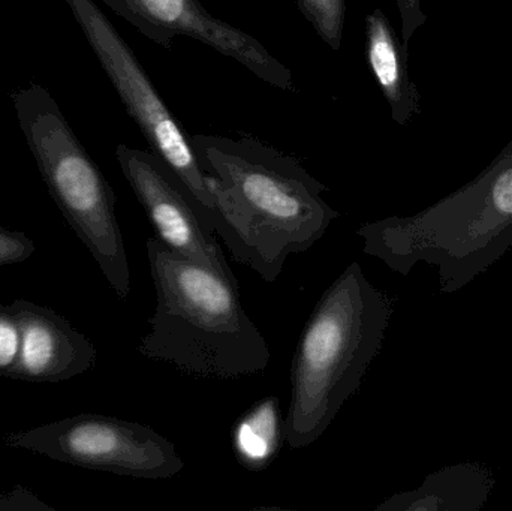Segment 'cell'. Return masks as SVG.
<instances>
[{
    "instance_id": "cell-1",
    "label": "cell",
    "mask_w": 512,
    "mask_h": 511,
    "mask_svg": "<svg viewBox=\"0 0 512 511\" xmlns=\"http://www.w3.org/2000/svg\"><path fill=\"white\" fill-rule=\"evenodd\" d=\"M189 140L215 192L216 236L267 284L276 282L289 255L309 251L339 218L322 198L327 186L294 156L249 137Z\"/></svg>"
},
{
    "instance_id": "cell-2",
    "label": "cell",
    "mask_w": 512,
    "mask_h": 511,
    "mask_svg": "<svg viewBox=\"0 0 512 511\" xmlns=\"http://www.w3.org/2000/svg\"><path fill=\"white\" fill-rule=\"evenodd\" d=\"M146 246L156 309L140 354L200 377L239 378L265 371L270 348L246 314L239 284L176 254L155 236Z\"/></svg>"
},
{
    "instance_id": "cell-3",
    "label": "cell",
    "mask_w": 512,
    "mask_h": 511,
    "mask_svg": "<svg viewBox=\"0 0 512 511\" xmlns=\"http://www.w3.org/2000/svg\"><path fill=\"white\" fill-rule=\"evenodd\" d=\"M393 302L351 263L316 303L291 368L285 443L306 449L322 437L355 395L378 356Z\"/></svg>"
},
{
    "instance_id": "cell-4",
    "label": "cell",
    "mask_w": 512,
    "mask_h": 511,
    "mask_svg": "<svg viewBox=\"0 0 512 511\" xmlns=\"http://www.w3.org/2000/svg\"><path fill=\"white\" fill-rule=\"evenodd\" d=\"M357 236L364 254L393 272L408 276L417 264H430L441 293H459L512 248V165L417 215L363 224Z\"/></svg>"
},
{
    "instance_id": "cell-5",
    "label": "cell",
    "mask_w": 512,
    "mask_h": 511,
    "mask_svg": "<svg viewBox=\"0 0 512 511\" xmlns=\"http://www.w3.org/2000/svg\"><path fill=\"white\" fill-rule=\"evenodd\" d=\"M18 125L57 209L119 299L131 294V269L116 213V194L48 90L12 95Z\"/></svg>"
},
{
    "instance_id": "cell-6",
    "label": "cell",
    "mask_w": 512,
    "mask_h": 511,
    "mask_svg": "<svg viewBox=\"0 0 512 511\" xmlns=\"http://www.w3.org/2000/svg\"><path fill=\"white\" fill-rule=\"evenodd\" d=\"M126 113L159 156L191 192L213 231L218 224L215 192L185 129L174 117L128 42L95 0H65Z\"/></svg>"
},
{
    "instance_id": "cell-7",
    "label": "cell",
    "mask_w": 512,
    "mask_h": 511,
    "mask_svg": "<svg viewBox=\"0 0 512 511\" xmlns=\"http://www.w3.org/2000/svg\"><path fill=\"white\" fill-rule=\"evenodd\" d=\"M3 444L62 464L132 479H173L185 468L176 446L155 429L102 414H77L12 432Z\"/></svg>"
},
{
    "instance_id": "cell-8",
    "label": "cell",
    "mask_w": 512,
    "mask_h": 511,
    "mask_svg": "<svg viewBox=\"0 0 512 511\" xmlns=\"http://www.w3.org/2000/svg\"><path fill=\"white\" fill-rule=\"evenodd\" d=\"M116 159L135 197L168 249L239 284L216 233L191 192L156 153L119 144Z\"/></svg>"
},
{
    "instance_id": "cell-9",
    "label": "cell",
    "mask_w": 512,
    "mask_h": 511,
    "mask_svg": "<svg viewBox=\"0 0 512 511\" xmlns=\"http://www.w3.org/2000/svg\"><path fill=\"white\" fill-rule=\"evenodd\" d=\"M141 32L171 48L174 36L183 35L209 45L239 62L265 83L294 92L292 71L258 39L233 24L213 17L200 0H105Z\"/></svg>"
},
{
    "instance_id": "cell-10",
    "label": "cell",
    "mask_w": 512,
    "mask_h": 511,
    "mask_svg": "<svg viewBox=\"0 0 512 511\" xmlns=\"http://www.w3.org/2000/svg\"><path fill=\"white\" fill-rule=\"evenodd\" d=\"M18 353L9 380L63 383L95 368L98 350L65 317L26 299L11 303Z\"/></svg>"
},
{
    "instance_id": "cell-11",
    "label": "cell",
    "mask_w": 512,
    "mask_h": 511,
    "mask_svg": "<svg viewBox=\"0 0 512 511\" xmlns=\"http://www.w3.org/2000/svg\"><path fill=\"white\" fill-rule=\"evenodd\" d=\"M495 483L492 470L481 462L450 465L427 476L420 488L387 498L376 511H480Z\"/></svg>"
},
{
    "instance_id": "cell-12",
    "label": "cell",
    "mask_w": 512,
    "mask_h": 511,
    "mask_svg": "<svg viewBox=\"0 0 512 511\" xmlns=\"http://www.w3.org/2000/svg\"><path fill=\"white\" fill-rule=\"evenodd\" d=\"M366 48L373 77L391 105L394 119L403 123L411 114L414 104L412 86L402 48L382 9H375L366 17Z\"/></svg>"
},
{
    "instance_id": "cell-13",
    "label": "cell",
    "mask_w": 512,
    "mask_h": 511,
    "mask_svg": "<svg viewBox=\"0 0 512 511\" xmlns=\"http://www.w3.org/2000/svg\"><path fill=\"white\" fill-rule=\"evenodd\" d=\"M234 449L243 467L262 470L285 443V417L276 398L258 402L234 429Z\"/></svg>"
},
{
    "instance_id": "cell-14",
    "label": "cell",
    "mask_w": 512,
    "mask_h": 511,
    "mask_svg": "<svg viewBox=\"0 0 512 511\" xmlns=\"http://www.w3.org/2000/svg\"><path fill=\"white\" fill-rule=\"evenodd\" d=\"M319 38L333 51L343 42L346 20V0H294Z\"/></svg>"
},
{
    "instance_id": "cell-15",
    "label": "cell",
    "mask_w": 512,
    "mask_h": 511,
    "mask_svg": "<svg viewBox=\"0 0 512 511\" xmlns=\"http://www.w3.org/2000/svg\"><path fill=\"white\" fill-rule=\"evenodd\" d=\"M17 353L18 329L11 305H0V377H9Z\"/></svg>"
},
{
    "instance_id": "cell-16",
    "label": "cell",
    "mask_w": 512,
    "mask_h": 511,
    "mask_svg": "<svg viewBox=\"0 0 512 511\" xmlns=\"http://www.w3.org/2000/svg\"><path fill=\"white\" fill-rule=\"evenodd\" d=\"M35 249V242L27 234L0 225V267L29 260Z\"/></svg>"
},
{
    "instance_id": "cell-17",
    "label": "cell",
    "mask_w": 512,
    "mask_h": 511,
    "mask_svg": "<svg viewBox=\"0 0 512 511\" xmlns=\"http://www.w3.org/2000/svg\"><path fill=\"white\" fill-rule=\"evenodd\" d=\"M0 511H57V509L48 506L30 489L15 486L11 491L0 494Z\"/></svg>"
}]
</instances>
